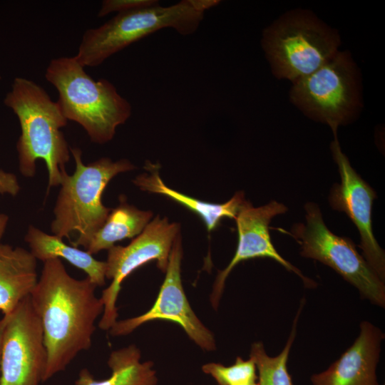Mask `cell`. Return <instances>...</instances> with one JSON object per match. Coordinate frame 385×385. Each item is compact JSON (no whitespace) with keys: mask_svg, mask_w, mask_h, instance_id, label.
Segmentation results:
<instances>
[{"mask_svg":"<svg viewBox=\"0 0 385 385\" xmlns=\"http://www.w3.org/2000/svg\"><path fill=\"white\" fill-rule=\"evenodd\" d=\"M96 287L88 277H71L58 258L43 262L30 294L47 351L43 381L65 370L78 353L90 349L95 322L103 312Z\"/></svg>","mask_w":385,"mask_h":385,"instance_id":"cell-1","label":"cell"},{"mask_svg":"<svg viewBox=\"0 0 385 385\" xmlns=\"http://www.w3.org/2000/svg\"><path fill=\"white\" fill-rule=\"evenodd\" d=\"M4 104L16 115L21 135L16 144L19 171L26 178L36 173V160H43L48 170L47 192L60 185L70 160V148L61 128L68 120L59 105L33 81L14 80Z\"/></svg>","mask_w":385,"mask_h":385,"instance_id":"cell-2","label":"cell"},{"mask_svg":"<svg viewBox=\"0 0 385 385\" xmlns=\"http://www.w3.org/2000/svg\"><path fill=\"white\" fill-rule=\"evenodd\" d=\"M45 78L56 88V102L66 119L81 125L93 143L111 141L131 115L130 103L115 86L105 78L93 79L73 56L52 59Z\"/></svg>","mask_w":385,"mask_h":385,"instance_id":"cell-3","label":"cell"},{"mask_svg":"<svg viewBox=\"0 0 385 385\" xmlns=\"http://www.w3.org/2000/svg\"><path fill=\"white\" fill-rule=\"evenodd\" d=\"M219 0H182L168 6L158 4L117 14L82 36L73 57L83 67H95L113 54L160 29L171 28L184 36L195 33L207 10Z\"/></svg>","mask_w":385,"mask_h":385,"instance_id":"cell-4","label":"cell"},{"mask_svg":"<svg viewBox=\"0 0 385 385\" xmlns=\"http://www.w3.org/2000/svg\"><path fill=\"white\" fill-rule=\"evenodd\" d=\"M70 151L75 161V171L72 175L66 171L62 173L51 230L53 235L69 240L76 232L71 245L85 248L111 210L102 202L107 185L118 174L134 170L135 165L127 159L113 161L106 157L85 165L80 148H70Z\"/></svg>","mask_w":385,"mask_h":385,"instance_id":"cell-5","label":"cell"},{"mask_svg":"<svg viewBox=\"0 0 385 385\" xmlns=\"http://www.w3.org/2000/svg\"><path fill=\"white\" fill-rule=\"evenodd\" d=\"M335 31L313 14H287L263 32L262 44L273 73L292 83L314 72L339 51Z\"/></svg>","mask_w":385,"mask_h":385,"instance_id":"cell-6","label":"cell"},{"mask_svg":"<svg viewBox=\"0 0 385 385\" xmlns=\"http://www.w3.org/2000/svg\"><path fill=\"white\" fill-rule=\"evenodd\" d=\"M359 77L350 55L338 51L311 74L294 83L292 101L309 117L327 123L334 135L360 106Z\"/></svg>","mask_w":385,"mask_h":385,"instance_id":"cell-7","label":"cell"},{"mask_svg":"<svg viewBox=\"0 0 385 385\" xmlns=\"http://www.w3.org/2000/svg\"><path fill=\"white\" fill-rule=\"evenodd\" d=\"M306 224H297L292 235L301 245V255L330 267L354 286L360 295L372 304L385 307L384 282L373 270L354 243L332 232L315 203L304 206Z\"/></svg>","mask_w":385,"mask_h":385,"instance_id":"cell-8","label":"cell"},{"mask_svg":"<svg viewBox=\"0 0 385 385\" xmlns=\"http://www.w3.org/2000/svg\"><path fill=\"white\" fill-rule=\"evenodd\" d=\"M180 230L178 223L170 222L166 217L158 215L128 245H114L108 250L106 278L111 279V283L101 297L103 312L98 327L102 330H109L117 321L115 304L121 283L128 275L153 260L156 261L162 272H165L173 244Z\"/></svg>","mask_w":385,"mask_h":385,"instance_id":"cell-9","label":"cell"},{"mask_svg":"<svg viewBox=\"0 0 385 385\" xmlns=\"http://www.w3.org/2000/svg\"><path fill=\"white\" fill-rule=\"evenodd\" d=\"M0 357V385H39L47 361L41 320L30 295L7 314Z\"/></svg>","mask_w":385,"mask_h":385,"instance_id":"cell-10","label":"cell"},{"mask_svg":"<svg viewBox=\"0 0 385 385\" xmlns=\"http://www.w3.org/2000/svg\"><path fill=\"white\" fill-rule=\"evenodd\" d=\"M182 257V238L179 232L173 244L165 277L154 304L141 315L116 321L109 329L111 335L125 336L145 322L168 320L179 324L203 350L213 351L216 349L212 333L195 315L185 294L181 280Z\"/></svg>","mask_w":385,"mask_h":385,"instance_id":"cell-11","label":"cell"},{"mask_svg":"<svg viewBox=\"0 0 385 385\" xmlns=\"http://www.w3.org/2000/svg\"><path fill=\"white\" fill-rule=\"evenodd\" d=\"M334 136L331 150L338 165L341 183L333 186L331 190L330 205L334 210L344 212L356 226L361 237L359 247L364 257L384 282L385 255L372 230L371 210L376 193L353 169L342 151L337 135Z\"/></svg>","mask_w":385,"mask_h":385,"instance_id":"cell-12","label":"cell"},{"mask_svg":"<svg viewBox=\"0 0 385 385\" xmlns=\"http://www.w3.org/2000/svg\"><path fill=\"white\" fill-rule=\"evenodd\" d=\"M287 210L285 205L274 200L258 207H253L247 200L242 205L235 219L238 234L235 255L228 265L219 272L210 296V302L215 309L218 306L225 280L230 272L237 264L250 259L271 258L299 276L307 287L315 286L313 280L305 277L299 270L277 252L271 241L269 225L272 219Z\"/></svg>","mask_w":385,"mask_h":385,"instance_id":"cell-13","label":"cell"},{"mask_svg":"<svg viewBox=\"0 0 385 385\" xmlns=\"http://www.w3.org/2000/svg\"><path fill=\"white\" fill-rule=\"evenodd\" d=\"M384 334L368 321L353 344L326 370L312 375V385H379L376 368Z\"/></svg>","mask_w":385,"mask_h":385,"instance_id":"cell-14","label":"cell"},{"mask_svg":"<svg viewBox=\"0 0 385 385\" xmlns=\"http://www.w3.org/2000/svg\"><path fill=\"white\" fill-rule=\"evenodd\" d=\"M37 260L29 250L0 244V311L11 314L31 294L37 281Z\"/></svg>","mask_w":385,"mask_h":385,"instance_id":"cell-15","label":"cell"},{"mask_svg":"<svg viewBox=\"0 0 385 385\" xmlns=\"http://www.w3.org/2000/svg\"><path fill=\"white\" fill-rule=\"evenodd\" d=\"M145 168L149 173L137 176L133 183L143 191L165 195L197 215L204 222L209 232L215 230L224 217L235 219L242 205L246 200L242 191L224 203H212L192 197L167 186L159 175L158 165L150 162Z\"/></svg>","mask_w":385,"mask_h":385,"instance_id":"cell-16","label":"cell"},{"mask_svg":"<svg viewBox=\"0 0 385 385\" xmlns=\"http://www.w3.org/2000/svg\"><path fill=\"white\" fill-rule=\"evenodd\" d=\"M24 240L29 245V251L36 260L44 262L49 259H64L83 270L96 287L105 285L106 261L98 260L86 250L68 245L63 239L47 234L34 225L29 227Z\"/></svg>","mask_w":385,"mask_h":385,"instance_id":"cell-17","label":"cell"},{"mask_svg":"<svg viewBox=\"0 0 385 385\" xmlns=\"http://www.w3.org/2000/svg\"><path fill=\"white\" fill-rule=\"evenodd\" d=\"M119 201L85 247L89 254L108 250L118 241L137 237L151 221L152 211L142 210L128 204L123 195L120 196Z\"/></svg>","mask_w":385,"mask_h":385,"instance_id":"cell-18","label":"cell"},{"mask_svg":"<svg viewBox=\"0 0 385 385\" xmlns=\"http://www.w3.org/2000/svg\"><path fill=\"white\" fill-rule=\"evenodd\" d=\"M140 351L135 345L113 351L108 364L111 376L96 380L88 370L82 369L76 385H156L158 377L152 361L140 362Z\"/></svg>","mask_w":385,"mask_h":385,"instance_id":"cell-19","label":"cell"},{"mask_svg":"<svg viewBox=\"0 0 385 385\" xmlns=\"http://www.w3.org/2000/svg\"><path fill=\"white\" fill-rule=\"evenodd\" d=\"M304 301L301 302L296 317L293 321L292 330L282 351L276 356H269L262 342L252 344L250 358L254 361L259 380V385H294L287 369L289 352L296 337L299 317Z\"/></svg>","mask_w":385,"mask_h":385,"instance_id":"cell-20","label":"cell"},{"mask_svg":"<svg viewBox=\"0 0 385 385\" xmlns=\"http://www.w3.org/2000/svg\"><path fill=\"white\" fill-rule=\"evenodd\" d=\"M202 370L219 385H239L257 382V380L256 366L250 358L244 360L237 356L235 364L227 366L219 363H208L202 366Z\"/></svg>","mask_w":385,"mask_h":385,"instance_id":"cell-21","label":"cell"},{"mask_svg":"<svg viewBox=\"0 0 385 385\" xmlns=\"http://www.w3.org/2000/svg\"><path fill=\"white\" fill-rule=\"evenodd\" d=\"M158 3L157 0H105L102 2L98 16L102 17L112 12L118 14Z\"/></svg>","mask_w":385,"mask_h":385,"instance_id":"cell-22","label":"cell"},{"mask_svg":"<svg viewBox=\"0 0 385 385\" xmlns=\"http://www.w3.org/2000/svg\"><path fill=\"white\" fill-rule=\"evenodd\" d=\"M20 189L18 179L14 174L0 169V194L16 196Z\"/></svg>","mask_w":385,"mask_h":385,"instance_id":"cell-23","label":"cell"},{"mask_svg":"<svg viewBox=\"0 0 385 385\" xmlns=\"http://www.w3.org/2000/svg\"><path fill=\"white\" fill-rule=\"evenodd\" d=\"M9 222V216L4 213H0V244L5 232Z\"/></svg>","mask_w":385,"mask_h":385,"instance_id":"cell-24","label":"cell"},{"mask_svg":"<svg viewBox=\"0 0 385 385\" xmlns=\"http://www.w3.org/2000/svg\"><path fill=\"white\" fill-rule=\"evenodd\" d=\"M7 320V316L4 315V317L0 319V357H1V339L3 331Z\"/></svg>","mask_w":385,"mask_h":385,"instance_id":"cell-25","label":"cell"},{"mask_svg":"<svg viewBox=\"0 0 385 385\" xmlns=\"http://www.w3.org/2000/svg\"><path fill=\"white\" fill-rule=\"evenodd\" d=\"M239 385H259L258 382L249 383V384H242Z\"/></svg>","mask_w":385,"mask_h":385,"instance_id":"cell-26","label":"cell"},{"mask_svg":"<svg viewBox=\"0 0 385 385\" xmlns=\"http://www.w3.org/2000/svg\"><path fill=\"white\" fill-rule=\"evenodd\" d=\"M0 79H1V75H0Z\"/></svg>","mask_w":385,"mask_h":385,"instance_id":"cell-27","label":"cell"}]
</instances>
